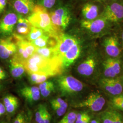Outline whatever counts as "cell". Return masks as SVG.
<instances>
[{
	"instance_id": "cb8c5ba5",
	"label": "cell",
	"mask_w": 123,
	"mask_h": 123,
	"mask_svg": "<svg viewBox=\"0 0 123 123\" xmlns=\"http://www.w3.org/2000/svg\"><path fill=\"white\" fill-rule=\"evenodd\" d=\"M111 104L114 108L123 111V94L115 96L112 99Z\"/></svg>"
},
{
	"instance_id": "d6a6232c",
	"label": "cell",
	"mask_w": 123,
	"mask_h": 123,
	"mask_svg": "<svg viewBox=\"0 0 123 123\" xmlns=\"http://www.w3.org/2000/svg\"><path fill=\"white\" fill-rule=\"evenodd\" d=\"M26 115L24 113H20L17 115L13 121V123H26Z\"/></svg>"
},
{
	"instance_id": "44dd1931",
	"label": "cell",
	"mask_w": 123,
	"mask_h": 123,
	"mask_svg": "<svg viewBox=\"0 0 123 123\" xmlns=\"http://www.w3.org/2000/svg\"><path fill=\"white\" fill-rule=\"evenodd\" d=\"M36 53L48 59H53L56 57H59L57 55L55 47H45L41 48H37Z\"/></svg>"
},
{
	"instance_id": "1f68e13d",
	"label": "cell",
	"mask_w": 123,
	"mask_h": 123,
	"mask_svg": "<svg viewBox=\"0 0 123 123\" xmlns=\"http://www.w3.org/2000/svg\"><path fill=\"white\" fill-rule=\"evenodd\" d=\"M53 110H54L56 114H57V116L60 117L62 116L65 113L67 109L60 107L59 106L53 104H51Z\"/></svg>"
},
{
	"instance_id": "9a60e30c",
	"label": "cell",
	"mask_w": 123,
	"mask_h": 123,
	"mask_svg": "<svg viewBox=\"0 0 123 123\" xmlns=\"http://www.w3.org/2000/svg\"><path fill=\"white\" fill-rule=\"evenodd\" d=\"M19 91L20 94L30 103L37 102L40 98L39 88L36 86L25 87L20 89Z\"/></svg>"
},
{
	"instance_id": "e575fe53",
	"label": "cell",
	"mask_w": 123,
	"mask_h": 123,
	"mask_svg": "<svg viewBox=\"0 0 123 123\" xmlns=\"http://www.w3.org/2000/svg\"><path fill=\"white\" fill-rule=\"evenodd\" d=\"M54 90V85L44 89L43 90L41 91L40 93L43 96V97H47L49 96Z\"/></svg>"
},
{
	"instance_id": "8fae6325",
	"label": "cell",
	"mask_w": 123,
	"mask_h": 123,
	"mask_svg": "<svg viewBox=\"0 0 123 123\" xmlns=\"http://www.w3.org/2000/svg\"><path fill=\"white\" fill-rule=\"evenodd\" d=\"M101 86L107 92L113 95L120 94L123 91V86L118 79L106 78L101 79Z\"/></svg>"
},
{
	"instance_id": "5b68a950",
	"label": "cell",
	"mask_w": 123,
	"mask_h": 123,
	"mask_svg": "<svg viewBox=\"0 0 123 123\" xmlns=\"http://www.w3.org/2000/svg\"><path fill=\"white\" fill-rule=\"evenodd\" d=\"M57 81L58 89L63 95L79 92L84 88L83 84L80 81L70 75L60 76Z\"/></svg>"
},
{
	"instance_id": "bcb514c9",
	"label": "cell",
	"mask_w": 123,
	"mask_h": 123,
	"mask_svg": "<svg viewBox=\"0 0 123 123\" xmlns=\"http://www.w3.org/2000/svg\"></svg>"
},
{
	"instance_id": "9c48e42d",
	"label": "cell",
	"mask_w": 123,
	"mask_h": 123,
	"mask_svg": "<svg viewBox=\"0 0 123 123\" xmlns=\"http://www.w3.org/2000/svg\"><path fill=\"white\" fill-rule=\"evenodd\" d=\"M103 18L112 22L120 21L123 18V5L116 2L107 5L103 12Z\"/></svg>"
},
{
	"instance_id": "836d02e7",
	"label": "cell",
	"mask_w": 123,
	"mask_h": 123,
	"mask_svg": "<svg viewBox=\"0 0 123 123\" xmlns=\"http://www.w3.org/2000/svg\"><path fill=\"white\" fill-rule=\"evenodd\" d=\"M9 5V0H0V17L4 13Z\"/></svg>"
},
{
	"instance_id": "f1b7e54d",
	"label": "cell",
	"mask_w": 123,
	"mask_h": 123,
	"mask_svg": "<svg viewBox=\"0 0 123 123\" xmlns=\"http://www.w3.org/2000/svg\"><path fill=\"white\" fill-rule=\"evenodd\" d=\"M114 123H123V116L116 110H110Z\"/></svg>"
},
{
	"instance_id": "4fadbf2b",
	"label": "cell",
	"mask_w": 123,
	"mask_h": 123,
	"mask_svg": "<svg viewBox=\"0 0 123 123\" xmlns=\"http://www.w3.org/2000/svg\"><path fill=\"white\" fill-rule=\"evenodd\" d=\"M106 22L107 21L103 17L92 20H85L82 21L81 26L92 33H98L105 28Z\"/></svg>"
},
{
	"instance_id": "7c38bea8",
	"label": "cell",
	"mask_w": 123,
	"mask_h": 123,
	"mask_svg": "<svg viewBox=\"0 0 123 123\" xmlns=\"http://www.w3.org/2000/svg\"><path fill=\"white\" fill-rule=\"evenodd\" d=\"M80 53L81 47L79 42H78L72 47L62 57L63 68L71 65L79 57Z\"/></svg>"
},
{
	"instance_id": "ac0fdd59",
	"label": "cell",
	"mask_w": 123,
	"mask_h": 123,
	"mask_svg": "<svg viewBox=\"0 0 123 123\" xmlns=\"http://www.w3.org/2000/svg\"><path fill=\"white\" fill-rule=\"evenodd\" d=\"M96 66V62L92 57H88L79 64L77 70L79 74L85 76L92 74Z\"/></svg>"
},
{
	"instance_id": "e0dca14e",
	"label": "cell",
	"mask_w": 123,
	"mask_h": 123,
	"mask_svg": "<svg viewBox=\"0 0 123 123\" xmlns=\"http://www.w3.org/2000/svg\"><path fill=\"white\" fill-rule=\"evenodd\" d=\"M9 68L11 74L15 79L22 77L25 72L22 63L14 55L9 59Z\"/></svg>"
},
{
	"instance_id": "7a4b0ae2",
	"label": "cell",
	"mask_w": 123,
	"mask_h": 123,
	"mask_svg": "<svg viewBox=\"0 0 123 123\" xmlns=\"http://www.w3.org/2000/svg\"><path fill=\"white\" fill-rule=\"evenodd\" d=\"M27 19L32 26L43 30L57 39L63 33L53 25L48 10L41 5H36Z\"/></svg>"
},
{
	"instance_id": "8d00e7d4",
	"label": "cell",
	"mask_w": 123,
	"mask_h": 123,
	"mask_svg": "<svg viewBox=\"0 0 123 123\" xmlns=\"http://www.w3.org/2000/svg\"><path fill=\"white\" fill-rule=\"evenodd\" d=\"M51 119V116L49 114L47 109L46 110L44 115V123H50Z\"/></svg>"
},
{
	"instance_id": "f6af8a7d",
	"label": "cell",
	"mask_w": 123,
	"mask_h": 123,
	"mask_svg": "<svg viewBox=\"0 0 123 123\" xmlns=\"http://www.w3.org/2000/svg\"><path fill=\"white\" fill-rule=\"evenodd\" d=\"M0 80H2V79H1V78H0Z\"/></svg>"
},
{
	"instance_id": "ba28073f",
	"label": "cell",
	"mask_w": 123,
	"mask_h": 123,
	"mask_svg": "<svg viewBox=\"0 0 123 123\" xmlns=\"http://www.w3.org/2000/svg\"><path fill=\"white\" fill-rule=\"evenodd\" d=\"M17 46L12 36L0 38V58L2 60L10 59L16 53Z\"/></svg>"
},
{
	"instance_id": "5bb4252c",
	"label": "cell",
	"mask_w": 123,
	"mask_h": 123,
	"mask_svg": "<svg viewBox=\"0 0 123 123\" xmlns=\"http://www.w3.org/2000/svg\"><path fill=\"white\" fill-rule=\"evenodd\" d=\"M107 54L110 57H118L121 53L117 38L115 36H111L106 38L104 43Z\"/></svg>"
},
{
	"instance_id": "52a82bcc",
	"label": "cell",
	"mask_w": 123,
	"mask_h": 123,
	"mask_svg": "<svg viewBox=\"0 0 123 123\" xmlns=\"http://www.w3.org/2000/svg\"><path fill=\"white\" fill-rule=\"evenodd\" d=\"M9 4L18 14L23 16L32 13L37 0H9Z\"/></svg>"
},
{
	"instance_id": "74e56055",
	"label": "cell",
	"mask_w": 123,
	"mask_h": 123,
	"mask_svg": "<svg viewBox=\"0 0 123 123\" xmlns=\"http://www.w3.org/2000/svg\"><path fill=\"white\" fill-rule=\"evenodd\" d=\"M0 77L2 79V80H4L6 78V74L3 68L0 67Z\"/></svg>"
},
{
	"instance_id": "484cf974",
	"label": "cell",
	"mask_w": 123,
	"mask_h": 123,
	"mask_svg": "<svg viewBox=\"0 0 123 123\" xmlns=\"http://www.w3.org/2000/svg\"><path fill=\"white\" fill-rule=\"evenodd\" d=\"M29 79L31 83L33 84H40L43 82L44 77L43 74H30Z\"/></svg>"
},
{
	"instance_id": "d4e9b609",
	"label": "cell",
	"mask_w": 123,
	"mask_h": 123,
	"mask_svg": "<svg viewBox=\"0 0 123 123\" xmlns=\"http://www.w3.org/2000/svg\"><path fill=\"white\" fill-rule=\"evenodd\" d=\"M57 4V0H37V4L41 5L45 8L52 9Z\"/></svg>"
},
{
	"instance_id": "2e32d148",
	"label": "cell",
	"mask_w": 123,
	"mask_h": 123,
	"mask_svg": "<svg viewBox=\"0 0 123 123\" xmlns=\"http://www.w3.org/2000/svg\"><path fill=\"white\" fill-rule=\"evenodd\" d=\"M18 22L16 25L14 33L22 37L27 36L30 33L32 26L28 20L18 14Z\"/></svg>"
},
{
	"instance_id": "60d3db41",
	"label": "cell",
	"mask_w": 123,
	"mask_h": 123,
	"mask_svg": "<svg viewBox=\"0 0 123 123\" xmlns=\"http://www.w3.org/2000/svg\"><path fill=\"white\" fill-rule=\"evenodd\" d=\"M58 123H75L74 122H70V121H65V122H62V121H59Z\"/></svg>"
},
{
	"instance_id": "8992f818",
	"label": "cell",
	"mask_w": 123,
	"mask_h": 123,
	"mask_svg": "<svg viewBox=\"0 0 123 123\" xmlns=\"http://www.w3.org/2000/svg\"><path fill=\"white\" fill-rule=\"evenodd\" d=\"M105 99L100 93H91L84 101L78 104L77 107H87L93 112L101 110L105 104Z\"/></svg>"
},
{
	"instance_id": "277c9868",
	"label": "cell",
	"mask_w": 123,
	"mask_h": 123,
	"mask_svg": "<svg viewBox=\"0 0 123 123\" xmlns=\"http://www.w3.org/2000/svg\"><path fill=\"white\" fill-rule=\"evenodd\" d=\"M18 14L9 5L0 17V38L12 35L18 20Z\"/></svg>"
},
{
	"instance_id": "f546056e",
	"label": "cell",
	"mask_w": 123,
	"mask_h": 123,
	"mask_svg": "<svg viewBox=\"0 0 123 123\" xmlns=\"http://www.w3.org/2000/svg\"><path fill=\"white\" fill-rule=\"evenodd\" d=\"M77 114L74 112H71L70 113L66 114L60 120L62 122L70 121L75 122L76 120Z\"/></svg>"
},
{
	"instance_id": "d6986e66",
	"label": "cell",
	"mask_w": 123,
	"mask_h": 123,
	"mask_svg": "<svg viewBox=\"0 0 123 123\" xmlns=\"http://www.w3.org/2000/svg\"><path fill=\"white\" fill-rule=\"evenodd\" d=\"M82 14L86 20H94L98 16V6L92 3H86L82 7Z\"/></svg>"
},
{
	"instance_id": "d590c367",
	"label": "cell",
	"mask_w": 123,
	"mask_h": 123,
	"mask_svg": "<svg viewBox=\"0 0 123 123\" xmlns=\"http://www.w3.org/2000/svg\"><path fill=\"white\" fill-rule=\"evenodd\" d=\"M54 85V84L51 81H45L39 84V88L40 91L43 90L44 89Z\"/></svg>"
},
{
	"instance_id": "30bf717a",
	"label": "cell",
	"mask_w": 123,
	"mask_h": 123,
	"mask_svg": "<svg viewBox=\"0 0 123 123\" xmlns=\"http://www.w3.org/2000/svg\"><path fill=\"white\" fill-rule=\"evenodd\" d=\"M79 42L74 37L67 34H62L57 41V44L55 47L57 56L62 61V57L69 49L75 44Z\"/></svg>"
},
{
	"instance_id": "ee69618b",
	"label": "cell",
	"mask_w": 123,
	"mask_h": 123,
	"mask_svg": "<svg viewBox=\"0 0 123 123\" xmlns=\"http://www.w3.org/2000/svg\"><path fill=\"white\" fill-rule=\"evenodd\" d=\"M122 40H123V33H122Z\"/></svg>"
},
{
	"instance_id": "6da1fadb",
	"label": "cell",
	"mask_w": 123,
	"mask_h": 123,
	"mask_svg": "<svg viewBox=\"0 0 123 123\" xmlns=\"http://www.w3.org/2000/svg\"><path fill=\"white\" fill-rule=\"evenodd\" d=\"M22 63L28 74L47 75L50 77L60 74L64 69L60 58L48 59L37 53Z\"/></svg>"
},
{
	"instance_id": "83f0119b",
	"label": "cell",
	"mask_w": 123,
	"mask_h": 123,
	"mask_svg": "<svg viewBox=\"0 0 123 123\" xmlns=\"http://www.w3.org/2000/svg\"><path fill=\"white\" fill-rule=\"evenodd\" d=\"M100 117L102 123H114L110 110L103 112Z\"/></svg>"
},
{
	"instance_id": "4316f807",
	"label": "cell",
	"mask_w": 123,
	"mask_h": 123,
	"mask_svg": "<svg viewBox=\"0 0 123 123\" xmlns=\"http://www.w3.org/2000/svg\"><path fill=\"white\" fill-rule=\"evenodd\" d=\"M91 118L86 113H79L77 114L76 120L75 123H90Z\"/></svg>"
},
{
	"instance_id": "3957f363",
	"label": "cell",
	"mask_w": 123,
	"mask_h": 123,
	"mask_svg": "<svg viewBox=\"0 0 123 123\" xmlns=\"http://www.w3.org/2000/svg\"><path fill=\"white\" fill-rule=\"evenodd\" d=\"M49 13L53 25L61 31L65 30L71 19L70 10L67 5L57 4Z\"/></svg>"
},
{
	"instance_id": "603a6c76",
	"label": "cell",
	"mask_w": 123,
	"mask_h": 123,
	"mask_svg": "<svg viewBox=\"0 0 123 123\" xmlns=\"http://www.w3.org/2000/svg\"><path fill=\"white\" fill-rule=\"evenodd\" d=\"M47 110L45 106L40 105L38 107L35 114V120L37 123H44V115Z\"/></svg>"
},
{
	"instance_id": "b9f144b4",
	"label": "cell",
	"mask_w": 123,
	"mask_h": 123,
	"mask_svg": "<svg viewBox=\"0 0 123 123\" xmlns=\"http://www.w3.org/2000/svg\"><path fill=\"white\" fill-rule=\"evenodd\" d=\"M0 123H8L6 121H0Z\"/></svg>"
},
{
	"instance_id": "ab89813d",
	"label": "cell",
	"mask_w": 123,
	"mask_h": 123,
	"mask_svg": "<svg viewBox=\"0 0 123 123\" xmlns=\"http://www.w3.org/2000/svg\"><path fill=\"white\" fill-rule=\"evenodd\" d=\"M90 123H101L98 120H92Z\"/></svg>"
},
{
	"instance_id": "ffe728a7",
	"label": "cell",
	"mask_w": 123,
	"mask_h": 123,
	"mask_svg": "<svg viewBox=\"0 0 123 123\" xmlns=\"http://www.w3.org/2000/svg\"><path fill=\"white\" fill-rule=\"evenodd\" d=\"M3 105L6 111L12 114L18 109L19 101L17 97L12 95H7L3 98Z\"/></svg>"
},
{
	"instance_id": "7402d4cb",
	"label": "cell",
	"mask_w": 123,
	"mask_h": 123,
	"mask_svg": "<svg viewBox=\"0 0 123 123\" xmlns=\"http://www.w3.org/2000/svg\"><path fill=\"white\" fill-rule=\"evenodd\" d=\"M46 33H47L43 30L38 27L32 26L29 34L26 37V39L28 41L31 42L44 35Z\"/></svg>"
},
{
	"instance_id": "f35d334b",
	"label": "cell",
	"mask_w": 123,
	"mask_h": 123,
	"mask_svg": "<svg viewBox=\"0 0 123 123\" xmlns=\"http://www.w3.org/2000/svg\"><path fill=\"white\" fill-rule=\"evenodd\" d=\"M6 111V110L3 104L0 103V117L1 116V115L3 114H4Z\"/></svg>"
},
{
	"instance_id": "4dcf8cb0",
	"label": "cell",
	"mask_w": 123,
	"mask_h": 123,
	"mask_svg": "<svg viewBox=\"0 0 123 123\" xmlns=\"http://www.w3.org/2000/svg\"><path fill=\"white\" fill-rule=\"evenodd\" d=\"M50 103L51 104H53L59 106L60 107L65 108L67 109L68 106V104L64 100L62 99L61 98H57L52 99L50 102Z\"/></svg>"
},
{
	"instance_id": "7bdbcfd3",
	"label": "cell",
	"mask_w": 123,
	"mask_h": 123,
	"mask_svg": "<svg viewBox=\"0 0 123 123\" xmlns=\"http://www.w3.org/2000/svg\"><path fill=\"white\" fill-rule=\"evenodd\" d=\"M1 87H2V85L0 84V89H1Z\"/></svg>"
}]
</instances>
